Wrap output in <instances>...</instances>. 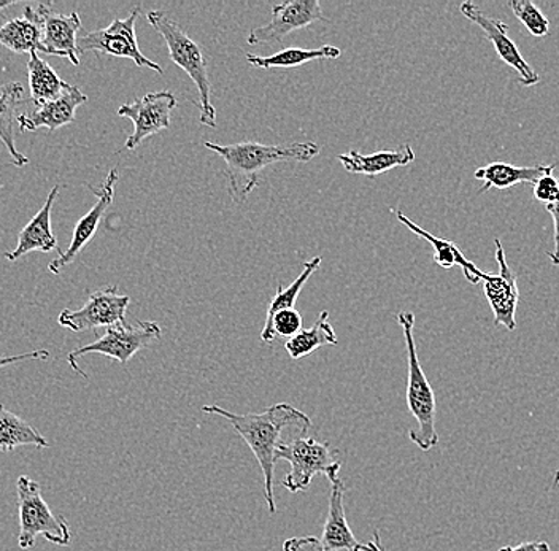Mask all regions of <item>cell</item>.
<instances>
[{"label":"cell","mask_w":559,"mask_h":551,"mask_svg":"<svg viewBox=\"0 0 559 551\" xmlns=\"http://www.w3.org/2000/svg\"><path fill=\"white\" fill-rule=\"evenodd\" d=\"M202 411L225 418L250 446L264 477L265 502L271 514H275L277 512L274 498L275 464H277L275 453L283 444V431L286 428H299L300 434L304 435L312 427L310 418L302 410L285 403L275 404L262 414H233L219 406H204Z\"/></svg>","instance_id":"1"},{"label":"cell","mask_w":559,"mask_h":551,"mask_svg":"<svg viewBox=\"0 0 559 551\" xmlns=\"http://www.w3.org/2000/svg\"><path fill=\"white\" fill-rule=\"evenodd\" d=\"M226 164L229 196L237 205L245 204L250 194L260 187L262 170L280 163H309L320 155L321 148L314 142L289 143V145H264L260 142H239L218 145L204 142Z\"/></svg>","instance_id":"2"},{"label":"cell","mask_w":559,"mask_h":551,"mask_svg":"<svg viewBox=\"0 0 559 551\" xmlns=\"http://www.w3.org/2000/svg\"><path fill=\"white\" fill-rule=\"evenodd\" d=\"M146 20L166 40L174 64L187 72L194 85L198 86L199 103L195 106L201 110L199 121L207 128H216V108L212 104L209 64L201 45L188 36L183 27L170 19L164 10H152L146 15Z\"/></svg>","instance_id":"3"},{"label":"cell","mask_w":559,"mask_h":551,"mask_svg":"<svg viewBox=\"0 0 559 551\" xmlns=\"http://www.w3.org/2000/svg\"><path fill=\"white\" fill-rule=\"evenodd\" d=\"M397 323L404 333L405 348H407L408 376L405 396H407L408 411L417 421V428L411 429L408 438L419 450L429 452L439 444V434L436 431V394L419 362L414 337V313H397Z\"/></svg>","instance_id":"4"},{"label":"cell","mask_w":559,"mask_h":551,"mask_svg":"<svg viewBox=\"0 0 559 551\" xmlns=\"http://www.w3.org/2000/svg\"><path fill=\"white\" fill-rule=\"evenodd\" d=\"M16 499L20 518L17 546L21 550L33 549L38 536L58 547H68L72 542L68 519L51 511L37 481L27 476L17 477Z\"/></svg>","instance_id":"5"},{"label":"cell","mask_w":559,"mask_h":551,"mask_svg":"<svg viewBox=\"0 0 559 551\" xmlns=\"http://www.w3.org/2000/svg\"><path fill=\"white\" fill-rule=\"evenodd\" d=\"M277 462L289 463L292 470L282 480V487L289 493L299 494L309 490L313 477L323 476L328 480L341 479L342 462L338 459V450L330 442H317L312 438H299L289 444H282L277 448Z\"/></svg>","instance_id":"6"},{"label":"cell","mask_w":559,"mask_h":551,"mask_svg":"<svg viewBox=\"0 0 559 551\" xmlns=\"http://www.w3.org/2000/svg\"><path fill=\"white\" fill-rule=\"evenodd\" d=\"M160 334L163 331L156 321H138L132 326L128 323L114 324V326L107 327L104 336L97 338L93 344L76 348L69 354L68 361L76 374L87 379L85 372L80 371L79 362H76V358L80 356L103 355L126 366L140 350L148 347L153 342L159 340Z\"/></svg>","instance_id":"7"},{"label":"cell","mask_w":559,"mask_h":551,"mask_svg":"<svg viewBox=\"0 0 559 551\" xmlns=\"http://www.w3.org/2000/svg\"><path fill=\"white\" fill-rule=\"evenodd\" d=\"M139 15L140 7H135L128 19L114 20L105 29L93 31L76 38L79 53L96 51V53L115 56V58H128L139 68H148L163 75V68L140 51L138 34H135V21Z\"/></svg>","instance_id":"8"},{"label":"cell","mask_w":559,"mask_h":551,"mask_svg":"<svg viewBox=\"0 0 559 551\" xmlns=\"http://www.w3.org/2000/svg\"><path fill=\"white\" fill-rule=\"evenodd\" d=\"M131 298L118 292L117 286H108L91 292L90 299L82 309L62 310L59 315V324L73 331L97 330V327H110L114 324L126 323V312Z\"/></svg>","instance_id":"9"},{"label":"cell","mask_w":559,"mask_h":551,"mask_svg":"<svg viewBox=\"0 0 559 551\" xmlns=\"http://www.w3.org/2000/svg\"><path fill=\"white\" fill-rule=\"evenodd\" d=\"M177 104L174 93L164 89L145 94L134 103L118 108V117L128 118L134 123V132L129 135L124 148L135 149L145 139L169 129L170 117Z\"/></svg>","instance_id":"10"},{"label":"cell","mask_w":559,"mask_h":551,"mask_svg":"<svg viewBox=\"0 0 559 551\" xmlns=\"http://www.w3.org/2000/svg\"><path fill=\"white\" fill-rule=\"evenodd\" d=\"M317 21H326L323 9L318 0H289L278 3L272 9L271 23L265 26L254 27L248 34V45H274L282 44L286 36L295 31L309 27Z\"/></svg>","instance_id":"11"},{"label":"cell","mask_w":559,"mask_h":551,"mask_svg":"<svg viewBox=\"0 0 559 551\" xmlns=\"http://www.w3.org/2000/svg\"><path fill=\"white\" fill-rule=\"evenodd\" d=\"M460 12L464 19L477 24L484 31L485 36L495 47L499 59L516 72L522 85L536 86L540 82L539 73L531 68L530 62L523 58L519 47L509 37V26H507L504 21L491 19L484 10L478 9L474 2L461 3Z\"/></svg>","instance_id":"12"},{"label":"cell","mask_w":559,"mask_h":551,"mask_svg":"<svg viewBox=\"0 0 559 551\" xmlns=\"http://www.w3.org/2000/svg\"><path fill=\"white\" fill-rule=\"evenodd\" d=\"M496 261L499 264V274L485 272L484 291L487 296L496 326H504L507 331L516 330V307H519L520 291L516 285V275L507 263L504 247L499 239L495 240Z\"/></svg>","instance_id":"13"},{"label":"cell","mask_w":559,"mask_h":551,"mask_svg":"<svg viewBox=\"0 0 559 551\" xmlns=\"http://www.w3.org/2000/svg\"><path fill=\"white\" fill-rule=\"evenodd\" d=\"M118 178H120L118 169H111L107 178H105L104 183L100 184V188H97V190L91 187V184H87V188H90L94 196L97 197V202L93 205V208L76 223L69 249L59 251V256L56 257L55 261H51L50 266H48V271H50L51 274L58 275L62 268L72 264L75 257L79 256L80 251L85 249L87 243L96 236L105 212H107V208L110 207L111 202H114L115 184H117Z\"/></svg>","instance_id":"14"},{"label":"cell","mask_w":559,"mask_h":551,"mask_svg":"<svg viewBox=\"0 0 559 551\" xmlns=\"http://www.w3.org/2000/svg\"><path fill=\"white\" fill-rule=\"evenodd\" d=\"M41 19V53L68 58L70 64L79 65V48L76 33L82 29L79 13H56L48 3L37 7Z\"/></svg>","instance_id":"15"},{"label":"cell","mask_w":559,"mask_h":551,"mask_svg":"<svg viewBox=\"0 0 559 551\" xmlns=\"http://www.w3.org/2000/svg\"><path fill=\"white\" fill-rule=\"evenodd\" d=\"M87 96L76 86L69 85V88L41 106L35 107L31 113L17 115L16 123L21 132L37 131L40 128L56 129L75 121L76 108L83 106Z\"/></svg>","instance_id":"16"},{"label":"cell","mask_w":559,"mask_h":551,"mask_svg":"<svg viewBox=\"0 0 559 551\" xmlns=\"http://www.w3.org/2000/svg\"><path fill=\"white\" fill-rule=\"evenodd\" d=\"M59 194V184L48 194L44 207L37 212V215L21 229L17 233V245L13 251L5 253V257L12 263L26 256L31 251H40V253H51L52 250H59L58 239L51 229V208L56 197ZM61 251V250H59Z\"/></svg>","instance_id":"17"},{"label":"cell","mask_w":559,"mask_h":551,"mask_svg":"<svg viewBox=\"0 0 559 551\" xmlns=\"http://www.w3.org/2000/svg\"><path fill=\"white\" fill-rule=\"evenodd\" d=\"M331 484L330 507H328L321 543L328 551H367V547L356 540L345 516L344 481L337 479Z\"/></svg>","instance_id":"18"},{"label":"cell","mask_w":559,"mask_h":551,"mask_svg":"<svg viewBox=\"0 0 559 551\" xmlns=\"http://www.w3.org/2000/svg\"><path fill=\"white\" fill-rule=\"evenodd\" d=\"M338 160L349 173L376 178L396 167L411 166L415 160V152L411 145H402L396 149H382L370 155H362L358 149H349L345 155L338 156Z\"/></svg>","instance_id":"19"},{"label":"cell","mask_w":559,"mask_h":551,"mask_svg":"<svg viewBox=\"0 0 559 551\" xmlns=\"http://www.w3.org/2000/svg\"><path fill=\"white\" fill-rule=\"evenodd\" d=\"M554 164H536V166H515L509 163H489L475 170V180L484 181L480 194L495 190H509L520 183H536L540 177L554 173Z\"/></svg>","instance_id":"20"},{"label":"cell","mask_w":559,"mask_h":551,"mask_svg":"<svg viewBox=\"0 0 559 551\" xmlns=\"http://www.w3.org/2000/svg\"><path fill=\"white\" fill-rule=\"evenodd\" d=\"M393 214L396 215V218L400 219L402 225L405 228L411 229V232L417 233L418 237L425 239L429 245L435 250V263L437 266L447 268H452L454 266L463 268L464 277L472 285H478L481 280H484L485 272L480 271L477 266H475L472 261L467 260L464 256L463 251L457 249L456 245L452 242V240L440 239V237L432 236L431 232L426 231V229L419 228L418 225H415L408 216L402 214L401 211H393Z\"/></svg>","instance_id":"21"},{"label":"cell","mask_w":559,"mask_h":551,"mask_svg":"<svg viewBox=\"0 0 559 551\" xmlns=\"http://www.w3.org/2000/svg\"><path fill=\"white\" fill-rule=\"evenodd\" d=\"M0 45L20 55L41 51V19L37 9L27 5L23 16L3 23L0 26Z\"/></svg>","instance_id":"22"},{"label":"cell","mask_w":559,"mask_h":551,"mask_svg":"<svg viewBox=\"0 0 559 551\" xmlns=\"http://www.w3.org/2000/svg\"><path fill=\"white\" fill-rule=\"evenodd\" d=\"M341 48L334 45H323V47L314 48H283L278 53L265 56L247 55L248 64L257 69H295L300 65L309 64V62L324 61V59L341 58Z\"/></svg>","instance_id":"23"},{"label":"cell","mask_w":559,"mask_h":551,"mask_svg":"<svg viewBox=\"0 0 559 551\" xmlns=\"http://www.w3.org/2000/svg\"><path fill=\"white\" fill-rule=\"evenodd\" d=\"M23 94L24 86L20 82L0 85V141L5 145L7 152L12 156V164L16 167L29 164V159L17 152L15 132H13L17 118L16 108L23 99Z\"/></svg>","instance_id":"24"},{"label":"cell","mask_w":559,"mask_h":551,"mask_svg":"<svg viewBox=\"0 0 559 551\" xmlns=\"http://www.w3.org/2000/svg\"><path fill=\"white\" fill-rule=\"evenodd\" d=\"M338 344L337 334L330 323V313L324 310L320 313L312 327L300 330L295 337L288 338L285 344V350L289 358L302 359L312 355L318 348L335 347Z\"/></svg>","instance_id":"25"},{"label":"cell","mask_w":559,"mask_h":551,"mask_svg":"<svg viewBox=\"0 0 559 551\" xmlns=\"http://www.w3.org/2000/svg\"><path fill=\"white\" fill-rule=\"evenodd\" d=\"M27 445L48 448L50 442L33 424L0 404V452H13Z\"/></svg>","instance_id":"26"},{"label":"cell","mask_w":559,"mask_h":551,"mask_svg":"<svg viewBox=\"0 0 559 551\" xmlns=\"http://www.w3.org/2000/svg\"><path fill=\"white\" fill-rule=\"evenodd\" d=\"M27 75H29L31 100H33L35 107L56 99L69 88V83L59 79L55 69L47 61L38 58L37 51H31L29 53Z\"/></svg>","instance_id":"27"},{"label":"cell","mask_w":559,"mask_h":551,"mask_svg":"<svg viewBox=\"0 0 559 551\" xmlns=\"http://www.w3.org/2000/svg\"><path fill=\"white\" fill-rule=\"evenodd\" d=\"M321 263H323V257L314 256L313 260L304 263L302 272H300L299 277H297L292 285L286 286V288L278 285L277 292H275L274 298L269 302L267 315H265L264 327H262L261 331V338L264 344L265 338L269 336V331H271V323L274 316L277 315L278 312H282V310L295 309L300 291H302L304 286L310 280L314 272L321 267Z\"/></svg>","instance_id":"28"},{"label":"cell","mask_w":559,"mask_h":551,"mask_svg":"<svg viewBox=\"0 0 559 551\" xmlns=\"http://www.w3.org/2000/svg\"><path fill=\"white\" fill-rule=\"evenodd\" d=\"M509 9L516 16L524 27L530 31L531 36L542 38L550 33V21L542 13L539 7L530 0H512L509 2Z\"/></svg>","instance_id":"29"},{"label":"cell","mask_w":559,"mask_h":551,"mask_svg":"<svg viewBox=\"0 0 559 551\" xmlns=\"http://www.w3.org/2000/svg\"><path fill=\"white\" fill-rule=\"evenodd\" d=\"M300 330H302V315L296 309L282 310L272 320L265 344H272L277 337H295Z\"/></svg>","instance_id":"30"},{"label":"cell","mask_w":559,"mask_h":551,"mask_svg":"<svg viewBox=\"0 0 559 551\" xmlns=\"http://www.w3.org/2000/svg\"><path fill=\"white\" fill-rule=\"evenodd\" d=\"M534 187V197L545 205L557 204L559 201V180L554 173L540 177Z\"/></svg>","instance_id":"31"},{"label":"cell","mask_w":559,"mask_h":551,"mask_svg":"<svg viewBox=\"0 0 559 551\" xmlns=\"http://www.w3.org/2000/svg\"><path fill=\"white\" fill-rule=\"evenodd\" d=\"M283 551H328L313 536L292 537L283 542Z\"/></svg>","instance_id":"32"},{"label":"cell","mask_w":559,"mask_h":551,"mask_svg":"<svg viewBox=\"0 0 559 551\" xmlns=\"http://www.w3.org/2000/svg\"><path fill=\"white\" fill-rule=\"evenodd\" d=\"M50 358V351L47 350H35L29 354H21L13 356H0V369L7 368V366L20 364V362L26 361H47Z\"/></svg>","instance_id":"33"},{"label":"cell","mask_w":559,"mask_h":551,"mask_svg":"<svg viewBox=\"0 0 559 551\" xmlns=\"http://www.w3.org/2000/svg\"><path fill=\"white\" fill-rule=\"evenodd\" d=\"M548 214L554 218V239H555V250L548 253V257H550L551 264L555 267H559V201L557 204L545 205Z\"/></svg>","instance_id":"34"},{"label":"cell","mask_w":559,"mask_h":551,"mask_svg":"<svg viewBox=\"0 0 559 551\" xmlns=\"http://www.w3.org/2000/svg\"><path fill=\"white\" fill-rule=\"evenodd\" d=\"M499 551H551L548 542H544V540H534V542H524L520 543L516 547H502Z\"/></svg>","instance_id":"35"},{"label":"cell","mask_w":559,"mask_h":551,"mask_svg":"<svg viewBox=\"0 0 559 551\" xmlns=\"http://www.w3.org/2000/svg\"><path fill=\"white\" fill-rule=\"evenodd\" d=\"M367 551H383L382 543H380V531L373 534V539L366 543Z\"/></svg>","instance_id":"36"},{"label":"cell","mask_w":559,"mask_h":551,"mask_svg":"<svg viewBox=\"0 0 559 551\" xmlns=\"http://www.w3.org/2000/svg\"><path fill=\"white\" fill-rule=\"evenodd\" d=\"M16 2H0V12H2L3 9H9V7L15 5Z\"/></svg>","instance_id":"37"},{"label":"cell","mask_w":559,"mask_h":551,"mask_svg":"<svg viewBox=\"0 0 559 551\" xmlns=\"http://www.w3.org/2000/svg\"><path fill=\"white\" fill-rule=\"evenodd\" d=\"M559 484V469L557 470V472H555V476H554V487H558Z\"/></svg>","instance_id":"38"}]
</instances>
